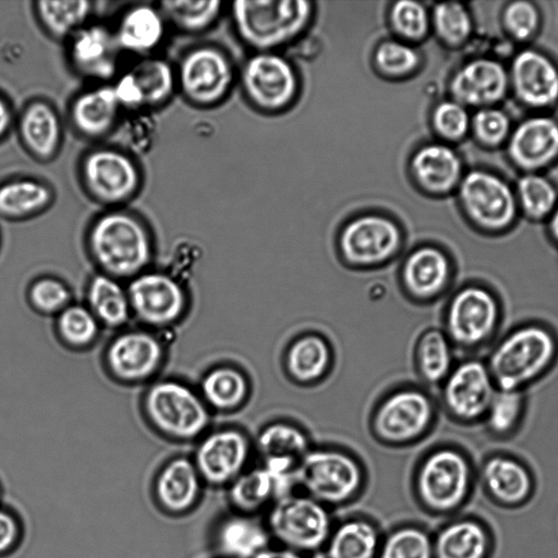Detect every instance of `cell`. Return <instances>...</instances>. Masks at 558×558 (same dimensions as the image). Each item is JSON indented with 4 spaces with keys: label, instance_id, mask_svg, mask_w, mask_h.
Here are the masks:
<instances>
[{
    "label": "cell",
    "instance_id": "obj_35",
    "mask_svg": "<svg viewBox=\"0 0 558 558\" xmlns=\"http://www.w3.org/2000/svg\"><path fill=\"white\" fill-rule=\"evenodd\" d=\"M197 390L210 411L230 413L247 402L251 383L239 366L217 364L204 373Z\"/></svg>",
    "mask_w": 558,
    "mask_h": 558
},
{
    "label": "cell",
    "instance_id": "obj_6",
    "mask_svg": "<svg viewBox=\"0 0 558 558\" xmlns=\"http://www.w3.org/2000/svg\"><path fill=\"white\" fill-rule=\"evenodd\" d=\"M502 319L500 296L490 286L472 280L449 293L441 328L456 350L473 354L493 344Z\"/></svg>",
    "mask_w": 558,
    "mask_h": 558
},
{
    "label": "cell",
    "instance_id": "obj_23",
    "mask_svg": "<svg viewBox=\"0 0 558 558\" xmlns=\"http://www.w3.org/2000/svg\"><path fill=\"white\" fill-rule=\"evenodd\" d=\"M506 145L515 167L525 173L538 172L558 159V120L531 116L512 128Z\"/></svg>",
    "mask_w": 558,
    "mask_h": 558
},
{
    "label": "cell",
    "instance_id": "obj_53",
    "mask_svg": "<svg viewBox=\"0 0 558 558\" xmlns=\"http://www.w3.org/2000/svg\"><path fill=\"white\" fill-rule=\"evenodd\" d=\"M375 59L380 70L393 75L410 72L418 63V56L412 47L395 40L383 43Z\"/></svg>",
    "mask_w": 558,
    "mask_h": 558
},
{
    "label": "cell",
    "instance_id": "obj_2",
    "mask_svg": "<svg viewBox=\"0 0 558 558\" xmlns=\"http://www.w3.org/2000/svg\"><path fill=\"white\" fill-rule=\"evenodd\" d=\"M497 389L526 391L558 361V335L538 320L515 325L490 347L484 359Z\"/></svg>",
    "mask_w": 558,
    "mask_h": 558
},
{
    "label": "cell",
    "instance_id": "obj_4",
    "mask_svg": "<svg viewBox=\"0 0 558 558\" xmlns=\"http://www.w3.org/2000/svg\"><path fill=\"white\" fill-rule=\"evenodd\" d=\"M472 483L473 466L468 453L454 445H438L416 462L411 487L422 510L444 515L464 504Z\"/></svg>",
    "mask_w": 558,
    "mask_h": 558
},
{
    "label": "cell",
    "instance_id": "obj_11",
    "mask_svg": "<svg viewBox=\"0 0 558 558\" xmlns=\"http://www.w3.org/2000/svg\"><path fill=\"white\" fill-rule=\"evenodd\" d=\"M439 388L438 405L462 426L482 424L497 390L485 360L475 355L457 361Z\"/></svg>",
    "mask_w": 558,
    "mask_h": 558
},
{
    "label": "cell",
    "instance_id": "obj_38",
    "mask_svg": "<svg viewBox=\"0 0 558 558\" xmlns=\"http://www.w3.org/2000/svg\"><path fill=\"white\" fill-rule=\"evenodd\" d=\"M490 536L474 519H458L442 525L433 535L434 558H486Z\"/></svg>",
    "mask_w": 558,
    "mask_h": 558
},
{
    "label": "cell",
    "instance_id": "obj_33",
    "mask_svg": "<svg viewBox=\"0 0 558 558\" xmlns=\"http://www.w3.org/2000/svg\"><path fill=\"white\" fill-rule=\"evenodd\" d=\"M481 478L487 493L505 506L523 504L533 490V477L527 466L506 453L489 456L482 464Z\"/></svg>",
    "mask_w": 558,
    "mask_h": 558
},
{
    "label": "cell",
    "instance_id": "obj_48",
    "mask_svg": "<svg viewBox=\"0 0 558 558\" xmlns=\"http://www.w3.org/2000/svg\"><path fill=\"white\" fill-rule=\"evenodd\" d=\"M26 298L36 313L54 317L72 303L70 287L54 276L34 279L27 288Z\"/></svg>",
    "mask_w": 558,
    "mask_h": 558
},
{
    "label": "cell",
    "instance_id": "obj_29",
    "mask_svg": "<svg viewBox=\"0 0 558 558\" xmlns=\"http://www.w3.org/2000/svg\"><path fill=\"white\" fill-rule=\"evenodd\" d=\"M17 134L25 150L36 160L57 157L63 142V124L57 108L44 98L29 100L17 121Z\"/></svg>",
    "mask_w": 558,
    "mask_h": 558
},
{
    "label": "cell",
    "instance_id": "obj_8",
    "mask_svg": "<svg viewBox=\"0 0 558 558\" xmlns=\"http://www.w3.org/2000/svg\"><path fill=\"white\" fill-rule=\"evenodd\" d=\"M78 180L95 203L120 208L141 192L144 177L134 155L118 145H97L80 159Z\"/></svg>",
    "mask_w": 558,
    "mask_h": 558
},
{
    "label": "cell",
    "instance_id": "obj_13",
    "mask_svg": "<svg viewBox=\"0 0 558 558\" xmlns=\"http://www.w3.org/2000/svg\"><path fill=\"white\" fill-rule=\"evenodd\" d=\"M166 347L155 330L121 329L107 343L102 365L110 378L119 384L151 383L166 361Z\"/></svg>",
    "mask_w": 558,
    "mask_h": 558
},
{
    "label": "cell",
    "instance_id": "obj_26",
    "mask_svg": "<svg viewBox=\"0 0 558 558\" xmlns=\"http://www.w3.org/2000/svg\"><path fill=\"white\" fill-rule=\"evenodd\" d=\"M253 444L258 463L276 474L290 477H295L302 458L313 446L304 428L284 420L263 426Z\"/></svg>",
    "mask_w": 558,
    "mask_h": 558
},
{
    "label": "cell",
    "instance_id": "obj_28",
    "mask_svg": "<svg viewBox=\"0 0 558 558\" xmlns=\"http://www.w3.org/2000/svg\"><path fill=\"white\" fill-rule=\"evenodd\" d=\"M226 490L229 509L263 515L280 497L296 492L295 477L276 474L263 464L251 465Z\"/></svg>",
    "mask_w": 558,
    "mask_h": 558
},
{
    "label": "cell",
    "instance_id": "obj_39",
    "mask_svg": "<svg viewBox=\"0 0 558 558\" xmlns=\"http://www.w3.org/2000/svg\"><path fill=\"white\" fill-rule=\"evenodd\" d=\"M54 202V191L45 181L21 177L0 185V216L24 220L46 211Z\"/></svg>",
    "mask_w": 558,
    "mask_h": 558
},
{
    "label": "cell",
    "instance_id": "obj_18",
    "mask_svg": "<svg viewBox=\"0 0 558 558\" xmlns=\"http://www.w3.org/2000/svg\"><path fill=\"white\" fill-rule=\"evenodd\" d=\"M111 84L122 110L134 112L160 108L178 92L174 65L156 56L141 58Z\"/></svg>",
    "mask_w": 558,
    "mask_h": 558
},
{
    "label": "cell",
    "instance_id": "obj_57",
    "mask_svg": "<svg viewBox=\"0 0 558 558\" xmlns=\"http://www.w3.org/2000/svg\"><path fill=\"white\" fill-rule=\"evenodd\" d=\"M13 121L12 108L7 99L0 95V138L9 132Z\"/></svg>",
    "mask_w": 558,
    "mask_h": 558
},
{
    "label": "cell",
    "instance_id": "obj_20",
    "mask_svg": "<svg viewBox=\"0 0 558 558\" xmlns=\"http://www.w3.org/2000/svg\"><path fill=\"white\" fill-rule=\"evenodd\" d=\"M122 53L112 27L89 22L66 40V58L78 76L110 83L118 76Z\"/></svg>",
    "mask_w": 558,
    "mask_h": 558
},
{
    "label": "cell",
    "instance_id": "obj_44",
    "mask_svg": "<svg viewBox=\"0 0 558 558\" xmlns=\"http://www.w3.org/2000/svg\"><path fill=\"white\" fill-rule=\"evenodd\" d=\"M101 325L85 304L71 303L54 317V331L60 342L73 350L92 347Z\"/></svg>",
    "mask_w": 558,
    "mask_h": 558
},
{
    "label": "cell",
    "instance_id": "obj_49",
    "mask_svg": "<svg viewBox=\"0 0 558 558\" xmlns=\"http://www.w3.org/2000/svg\"><path fill=\"white\" fill-rule=\"evenodd\" d=\"M511 131L509 116L497 106L477 109L471 116L470 133L484 147L495 148L506 144Z\"/></svg>",
    "mask_w": 558,
    "mask_h": 558
},
{
    "label": "cell",
    "instance_id": "obj_45",
    "mask_svg": "<svg viewBox=\"0 0 558 558\" xmlns=\"http://www.w3.org/2000/svg\"><path fill=\"white\" fill-rule=\"evenodd\" d=\"M168 24L184 34H198L207 29L220 13L221 2L216 0H166L158 3Z\"/></svg>",
    "mask_w": 558,
    "mask_h": 558
},
{
    "label": "cell",
    "instance_id": "obj_1",
    "mask_svg": "<svg viewBox=\"0 0 558 558\" xmlns=\"http://www.w3.org/2000/svg\"><path fill=\"white\" fill-rule=\"evenodd\" d=\"M85 246L99 272L121 281L149 269L155 255L149 226L123 207L106 209L90 221Z\"/></svg>",
    "mask_w": 558,
    "mask_h": 558
},
{
    "label": "cell",
    "instance_id": "obj_41",
    "mask_svg": "<svg viewBox=\"0 0 558 558\" xmlns=\"http://www.w3.org/2000/svg\"><path fill=\"white\" fill-rule=\"evenodd\" d=\"M94 2L87 0H39L34 13L43 31L52 39L66 41L90 22Z\"/></svg>",
    "mask_w": 558,
    "mask_h": 558
},
{
    "label": "cell",
    "instance_id": "obj_22",
    "mask_svg": "<svg viewBox=\"0 0 558 558\" xmlns=\"http://www.w3.org/2000/svg\"><path fill=\"white\" fill-rule=\"evenodd\" d=\"M205 484L192 457L175 456L163 462L153 481V498L166 514L180 517L199 504Z\"/></svg>",
    "mask_w": 558,
    "mask_h": 558
},
{
    "label": "cell",
    "instance_id": "obj_54",
    "mask_svg": "<svg viewBox=\"0 0 558 558\" xmlns=\"http://www.w3.org/2000/svg\"><path fill=\"white\" fill-rule=\"evenodd\" d=\"M124 124L123 137L128 147L144 151L153 144L156 130L146 131L155 128L154 121L147 114H136Z\"/></svg>",
    "mask_w": 558,
    "mask_h": 558
},
{
    "label": "cell",
    "instance_id": "obj_32",
    "mask_svg": "<svg viewBox=\"0 0 558 558\" xmlns=\"http://www.w3.org/2000/svg\"><path fill=\"white\" fill-rule=\"evenodd\" d=\"M333 364V351L322 335L307 331L298 335L287 345L282 356L286 376L300 386L322 381Z\"/></svg>",
    "mask_w": 558,
    "mask_h": 558
},
{
    "label": "cell",
    "instance_id": "obj_52",
    "mask_svg": "<svg viewBox=\"0 0 558 558\" xmlns=\"http://www.w3.org/2000/svg\"><path fill=\"white\" fill-rule=\"evenodd\" d=\"M391 22L402 36L418 39L426 34L429 19L426 9L420 2L403 0L395 3Z\"/></svg>",
    "mask_w": 558,
    "mask_h": 558
},
{
    "label": "cell",
    "instance_id": "obj_17",
    "mask_svg": "<svg viewBox=\"0 0 558 558\" xmlns=\"http://www.w3.org/2000/svg\"><path fill=\"white\" fill-rule=\"evenodd\" d=\"M402 247L398 226L381 216H364L349 222L338 240L341 260L350 268L372 269L391 262Z\"/></svg>",
    "mask_w": 558,
    "mask_h": 558
},
{
    "label": "cell",
    "instance_id": "obj_36",
    "mask_svg": "<svg viewBox=\"0 0 558 558\" xmlns=\"http://www.w3.org/2000/svg\"><path fill=\"white\" fill-rule=\"evenodd\" d=\"M412 170L426 191L437 194L458 189L463 178L460 156L450 146L440 143L418 149L412 160Z\"/></svg>",
    "mask_w": 558,
    "mask_h": 558
},
{
    "label": "cell",
    "instance_id": "obj_9",
    "mask_svg": "<svg viewBox=\"0 0 558 558\" xmlns=\"http://www.w3.org/2000/svg\"><path fill=\"white\" fill-rule=\"evenodd\" d=\"M264 521L272 544L310 557L323 551L335 523L328 507L298 490L278 498Z\"/></svg>",
    "mask_w": 558,
    "mask_h": 558
},
{
    "label": "cell",
    "instance_id": "obj_31",
    "mask_svg": "<svg viewBox=\"0 0 558 558\" xmlns=\"http://www.w3.org/2000/svg\"><path fill=\"white\" fill-rule=\"evenodd\" d=\"M167 25L158 5L134 3L120 14L112 29L122 52L143 58L160 47Z\"/></svg>",
    "mask_w": 558,
    "mask_h": 558
},
{
    "label": "cell",
    "instance_id": "obj_27",
    "mask_svg": "<svg viewBox=\"0 0 558 558\" xmlns=\"http://www.w3.org/2000/svg\"><path fill=\"white\" fill-rule=\"evenodd\" d=\"M121 112L112 84L99 83L73 96L68 108V120L81 137L99 141L118 129Z\"/></svg>",
    "mask_w": 558,
    "mask_h": 558
},
{
    "label": "cell",
    "instance_id": "obj_58",
    "mask_svg": "<svg viewBox=\"0 0 558 558\" xmlns=\"http://www.w3.org/2000/svg\"><path fill=\"white\" fill-rule=\"evenodd\" d=\"M547 234L551 243L558 248V206L547 219Z\"/></svg>",
    "mask_w": 558,
    "mask_h": 558
},
{
    "label": "cell",
    "instance_id": "obj_47",
    "mask_svg": "<svg viewBox=\"0 0 558 558\" xmlns=\"http://www.w3.org/2000/svg\"><path fill=\"white\" fill-rule=\"evenodd\" d=\"M433 25L437 36L449 46L466 43L473 32L469 9L458 2L438 3L433 10Z\"/></svg>",
    "mask_w": 558,
    "mask_h": 558
},
{
    "label": "cell",
    "instance_id": "obj_30",
    "mask_svg": "<svg viewBox=\"0 0 558 558\" xmlns=\"http://www.w3.org/2000/svg\"><path fill=\"white\" fill-rule=\"evenodd\" d=\"M243 84L251 98L266 108L287 105L296 87L290 64L281 57L268 53L257 54L246 63Z\"/></svg>",
    "mask_w": 558,
    "mask_h": 558
},
{
    "label": "cell",
    "instance_id": "obj_16",
    "mask_svg": "<svg viewBox=\"0 0 558 558\" xmlns=\"http://www.w3.org/2000/svg\"><path fill=\"white\" fill-rule=\"evenodd\" d=\"M175 68L177 89L191 105L210 107L227 95L232 83V68L227 56L209 45L184 51Z\"/></svg>",
    "mask_w": 558,
    "mask_h": 558
},
{
    "label": "cell",
    "instance_id": "obj_59",
    "mask_svg": "<svg viewBox=\"0 0 558 558\" xmlns=\"http://www.w3.org/2000/svg\"><path fill=\"white\" fill-rule=\"evenodd\" d=\"M0 494H1V489H0Z\"/></svg>",
    "mask_w": 558,
    "mask_h": 558
},
{
    "label": "cell",
    "instance_id": "obj_55",
    "mask_svg": "<svg viewBox=\"0 0 558 558\" xmlns=\"http://www.w3.org/2000/svg\"><path fill=\"white\" fill-rule=\"evenodd\" d=\"M22 539V524L10 509L0 506V557L11 554Z\"/></svg>",
    "mask_w": 558,
    "mask_h": 558
},
{
    "label": "cell",
    "instance_id": "obj_50",
    "mask_svg": "<svg viewBox=\"0 0 558 558\" xmlns=\"http://www.w3.org/2000/svg\"><path fill=\"white\" fill-rule=\"evenodd\" d=\"M501 23L505 32L518 41H526L534 37L541 25L537 7L530 1H512L502 10Z\"/></svg>",
    "mask_w": 558,
    "mask_h": 558
},
{
    "label": "cell",
    "instance_id": "obj_43",
    "mask_svg": "<svg viewBox=\"0 0 558 558\" xmlns=\"http://www.w3.org/2000/svg\"><path fill=\"white\" fill-rule=\"evenodd\" d=\"M518 210L527 219H548L558 206L555 184L538 172L524 173L514 189Z\"/></svg>",
    "mask_w": 558,
    "mask_h": 558
},
{
    "label": "cell",
    "instance_id": "obj_56",
    "mask_svg": "<svg viewBox=\"0 0 558 558\" xmlns=\"http://www.w3.org/2000/svg\"><path fill=\"white\" fill-rule=\"evenodd\" d=\"M255 558H310V556H306L304 554L298 553L286 547L271 544L269 547H267L260 554H258Z\"/></svg>",
    "mask_w": 558,
    "mask_h": 558
},
{
    "label": "cell",
    "instance_id": "obj_5",
    "mask_svg": "<svg viewBox=\"0 0 558 558\" xmlns=\"http://www.w3.org/2000/svg\"><path fill=\"white\" fill-rule=\"evenodd\" d=\"M367 474L352 452L335 446H312L296 472V490L330 510L347 506L363 494Z\"/></svg>",
    "mask_w": 558,
    "mask_h": 558
},
{
    "label": "cell",
    "instance_id": "obj_10",
    "mask_svg": "<svg viewBox=\"0 0 558 558\" xmlns=\"http://www.w3.org/2000/svg\"><path fill=\"white\" fill-rule=\"evenodd\" d=\"M458 195L469 222L484 234H502L515 222L514 191L498 174L481 169L463 174Z\"/></svg>",
    "mask_w": 558,
    "mask_h": 558
},
{
    "label": "cell",
    "instance_id": "obj_42",
    "mask_svg": "<svg viewBox=\"0 0 558 558\" xmlns=\"http://www.w3.org/2000/svg\"><path fill=\"white\" fill-rule=\"evenodd\" d=\"M526 408V391L497 389L482 424L492 437L510 438L520 429Z\"/></svg>",
    "mask_w": 558,
    "mask_h": 558
},
{
    "label": "cell",
    "instance_id": "obj_21",
    "mask_svg": "<svg viewBox=\"0 0 558 558\" xmlns=\"http://www.w3.org/2000/svg\"><path fill=\"white\" fill-rule=\"evenodd\" d=\"M508 77L509 89L523 106L543 110L558 102V66L546 53L536 49L519 51Z\"/></svg>",
    "mask_w": 558,
    "mask_h": 558
},
{
    "label": "cell",
    "instance_id": "obj_40",
    "mask_svg": "<svg viewBox=\"0 0 558 558\" xmlns=\"http://www.w3.org/2000/svg\"><path fill=\"white\" fill-rule=\"evenodd\" d=\"M456 349L442 328L423 330L414 348V367L420 379L429 386H440L453 368Z\"/></svg>",
    "mask_w": 558,
    "mask_h": 558
},
{
    "label": "cell",
    "instance_id": "obj_34",
    "mask_svg": "<svg viewBox=\"0 0 558 558\" xmlns=\"http://www.w3.org/2000/svg\"><path fill=\"white\" fill-rule=\"evenodd\" d=\"M383 532L368 517L353 514L335 522L324 558H378Z\"/></svg>",
    "mask_w": 558,
    "mask_h": 558
},
{
    "label": "cell",
    "instance_id": "obj_15",
    "mask_svg": "<svg viewBox=\"0 0 558 558\" xmlns=\"http://www.w3.org/2000/svg\"><path fill=\"white\" fill-rule=\"evenodd\" d=\"M253 439L238 426L208 429L198 440L192 460L205 484L226 489L252 464Z\"/></svg>",
    "mask_w": 558,
    "mask_h": 558
},
{
    "label": "cell",
    "instance_id": "obj_46",
    "mask_svg": "<svg viewBox=\"0 0 558 558\" xmlns=\"http://www.w3.org/2000/svg\"><path fill=\"white\" fill-rule=\"evenodd\" d=\"M378 558H434L433 535L416 523H401L383 534Z\"/></svg>",
    "mask_w": 558,
    "mask_h": 558
},
{
    "label": "cell",
    "instance_id": "obj_51",
    "mask_svg": "<svg viewBox=\"0 0 558 558\" xmlns=\"http://www.w3.org/2000/svg\"><path fill=\"white\" fill-rule=\"evenodd\" d=\"M433 125L442 138L457 142L470 133L471 114L460 102L444 100L434 109Z\"/></svg>",
    "mask_w": 558,
    "mask_h": 558
},
{
    "label": "cell",
    "instance_id": "obj_3",
    "mask_svg": "<svg viewBox=\"0 0 558 558\" xmlns=\"http://www.w3.org/2000/svg\"><path fill=\"white\" fill-rule=\"evenodd\" d=\"M141 411L148 426L174 442L198 440L210 425L211 411L197 388L177 379H155L145 389Z\"/></svg>",
    "mask_w": 558,
    "mask_h": 558
},
{
    "label": "cell",
    "instance_id": "obj_19",
    "mask_svg": "<svg viewBox=\"0 0 558 558\" xmlns=\"http://www.w3.org/2000/svg\"><path fill=\"white\" fill-rule=\"evenodd\" d=\"M454 277L456 266L450 254L433 244L412 250L398 271L401 290L417 304H430L450 293Z\"/></svg>",
    "mask_w": 558,
    "mask_h": 558
},
{
    "label": "cell",
    "instance_id": "obj_24",
    "mask_svg": "<svg viewBox=\"0 0 558 558\" xmlns=\"http://www.w3.org/2000/svg\"><path fill=\"white\" fill-rule=\"evenodd\" d=\"M449 89L466 108L497 106L509 92L508 70L492 58L471 59L453 73Z\"/></svg>",
    "mask_w": 558,
    "mask_h": 558
},
{
    "label": "cell",
    "instance_id": "obj_7",
    "mask_svg": "<svg viewBox=\"0 0 558 558\" xmlns=\"http://www.w3.org/2000/svg\"><path fill=\"white\" fill-rule=\"evenodd\" d=\"M438 403L424 388L401 385L374 405L369 428L373 437L388 447H405L426 437L433 429Z\"/></svg>",
    "mask_w": 558,
    "mask_h": 558
},
{
    "label": "cell",
    "instance_id": "obj_37",
    "mask_svg": "<svg viewBox=\"0 0 558 558\" xmlns=\"http://www.w3.org/2000/svg\"><path fill=\"white\" fill-rule=\"evenodd\" d=\"M85 300L101 327L121 330L132 317L126 286L109 275L97 271L88 279Z\"/></svg>",
    "mask_w": 558,
    "mask_h": 558
},
{
    "label": "cell",
    "instance_id": "obj_14",
    "mask_svg": "<svg viewBox=\"0 0 558 558\" xmlns=\"http://www.w3.org/2000/svg\"><path fill=\"white\" fill-rule=\"evenodd\" d=\"M132 317L156 330L179 323L187 312L189 295L182 282L161 269H147L126 284Z\"/></svg>",
    "mask_w": 558,
    "mask_h": 558
},
{
    "label": "cell",
    "instance_id": "obj_12",
    "mask_svg": "<svg viewBox=\"0 0 558 558\" xmlns=\"http://www.w3.org/2000/svg\"><path fill=\"white\" fill-rule=\"evenodd\" d=\"M233 20L244 40L259 48L280 45L306 24L311 4L303 0L238 1Z\"/></svg>",
    "mask_w": 558,
    "mask_h": 558
},
{
    "label": "cell",
    "instance_id": "obj_25",
    "mask_svg": "<svg viewBox=\"0 0 558 558\" xmlns=\"http://www.w3.org/2000/svg\"><path fill=\"white\" fill-rule=\"evenodd\" d=\"M209 543L217 558H255L272 541L264 517L229 509L211 525Z\"/></svg>",
    "mask_w": 558,
    "mask_h": 558
}]
</instances>
